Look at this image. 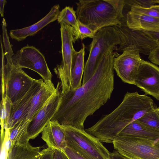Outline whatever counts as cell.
I'll use <instances>...</instances> for the list:
<instances>
[{
    "mask_svg": "<svg viewBox=\"0 0 159 159\" xmlns=\"http://www.w3.org/2000/svg\"><path fill=\"white\" fill-rule=\"evenodd\" d=\"M113 51L110 50L102 56L94 74L85 84L64 94L61 93L58 108L51 120L84 129L87 118L105 105L113 92L116 56Z\"/></svg>",
    "mask_w": 159,
    "mask_h": 159,
    "instance_id": "1",
    "label": "cell"
},
{
    "mask_svg": "<svg viewBox=\"0 0 159 159\" xmlns=\"http://www.w3.org/2000/svg\"><path fill=\"white\" fill-rule=\"evenodd\" d=\"M76 4L78 20L96 33L120 25L125 17V0H79Z\"/></svg>",
    "mask_w": 159,
    "mask_h": 159,
    "instance_id": "2",
    "label": "cell"
},
{
    "mask_svg": "<svg viewBox=\"0 0 159 159\" xmlns=\"http://www.w3.org/2000/svg\"><path fill=\"white\" fill-rule=\"evenodd\" d=\"M3 43L4 53L1 43L2 97H7L13 104L27 93L36 79L31 77L22 68L13 63L12 57L14 54L9 40L4 41Z\"/></svg>",
    "mask_w": 159,
    "mask_h": 159,
    "instance_id": "3",
    "label": "cell"
},
{
    "mask_svg": "<svg viewBox=\"0 0 159 159\" xmlns=\"http://www.w3.org/2000/svg\"><path fill=\"white\" fill-rule=\"evenodd\" d=\"M67 147L85 159H111L110 153L97 138L85 130L61 125Z\"/></svg>",
    "mask_w": 159,
    "mask_h": 159,
    "instance_id": "4",
    "label": "cell"
},
{
    "mask_svg": "<svg viewBox=\"0 0 159 159\" xmlns=\"http://www.w3.org/2000/svg\"><path fill=\"white\" fill-rule=\"evenodd\" d=\"M89 46V54L85 65L82 84L87 82L94 74L102 56L110 50H117L120 43L118 32L113 26L103 28L95 34Z\"/></svg>",
    "mask_w": 159,
    "mask_h": 159,
    "instance_id": "5",
    "label": "cell"
},
{
    "mask_svg": "<svg viewBox=\"0 0 159 159\" xmlns=\"http://www.w3.org/2000/svg\"><path fill=\"white\" fill-rule=\"evenodd\" d=\"M112 143L114 149L128 159H159L158 140L117 136Z\"/></svg>",
    "mask_w": 159,
    "mask_h": 159,
    "instance_id": "6",
    "label": "cell"
},
{
    "mask_svg": "<svg viewBox=\"0 0 159 159\" xmlns=\"http://www.w3.org/2000/svg\"><path fill=\"white\" fill-rule=\"evenodd\" d=\"M113 27L119 33L120 43L116 51L122 52L127 47L135 46L140 53L148 55L152 50L159 46V31L134 30L127 26L125 18L120 25Z\"/></svg>",
    "mask_w": 159,
    "mask_h": 159,
    "instance_id": "7",
    "label": "cell"
},
{
    "mask_svg": "<svg viewBox=\"0 0 159 159\" xmlns=\"http://www.w3.org/2000/svg\"><path fill=\"white\" fill-rule=\"evenodd\" d=\"M61 36V53L62 61L54 69L57 77L61 80V93L64 94L71 89V71L72 57L75 50L73 43H75V33L73 28L63 22L60 23Z\"/></svg>",
    "mask_w": 159,
    "mask_h": 159,
    "instance_id": "8",
    "label": "cell"
},
{
    "mask_svg": "<svg viewBox=\"0 0 159 159\" xmlns=\"http://www.w3.org/2000/svg\"><path fill=\"white\" fill-rule=\"evenodd\" d=\"M13 63L19 67L26 68L38 73L46 83L52 82V75L43 54L35 47L27 45L12 57Z\"/></svg>",
    "mask_w": 159,
    "mask_h": 159,
    "instance_id": "9",
    "label": "cell"
},
{
    "mask_svg": "<svg viewBox=\"0 0 159 159\" xmlns=\"http://www.w3.org/2000/svg\"><path fill=\"white\" fill-rule=\"evenodd\" d=\"M114 58V69L124 83L134 84L135 78L142 60L139 50L134 46H129Z\"/></svg>",
    "mask_w": 159,
    "mask_h": 159,
    "instance_id": "10",
    "label": "cell"
},
{
    "mask_svg": "<svg viewBox=\"0 0 159 159\" xmlns=\"http://www.w3.org/2000/svg\"><path fill=\"white\" fill-rule=\"evenodd\" d=\"M146 94L159 100V67L142 60L136 75L134 84Z\"/></svg>",
    "mask_w": 159,
    "mask_h": 159,
    "instance_id": "11",
    "label": "cell"
},
{
    "mask_svg": "<svg viewBox=\"0 0 159 159\" xmlns=\"http://www.w3.org/2000/svg\"><path fill=\"white\" fill-rule=\"evenodd\" d=\"M61 97V91L58 88L36 116L30 121L27 128L30 139L35 138L51 120L58 109Z\"/></svg>",
    "mask_w": 159,
    "mask_h": 159,
    "instance_id": "12",
    "label": "cell"
},
{
    "mask_svg": "<svg viewBox=\"0 0 159 159\" xmlns=\"http://www.w3.org/2000/svg\"><path fill=\"white\" fill-rule=\"evenodd\" d=\"M44 82L43 79L36 80L27 93L19 100L12 104L11 116L7 129L12 128L20 121L25 119L32 99Z\"/></svg>",
    "mask_w": 159,
    "mask_h": 159,
    "instance_id": "13",
    "label": "cell"
},
{
    "mask_svg": "<svg viewBox=\"0 0 159 159\" xmlns=\"http://www.w3.org/2000/svg\"><path fill=\"white\" fill-rule=\"evenodd\" d=\"M60 9L59 4L55 5L45 16L34 24L21 29L10 30L9 34L11 38L20 41L34 35L45 26L57 20Z\"/></svg>",
    "mask_w": 159,
    "mask_h": 159,
    "instance_id": "14",
    "label": "cell"
},
{
    "mask_svg": "<svg viewBox=\"0 0 159 159\" xmlns=\"http://www.w3.org/2000/svg\"><path fill=\"white\" fill-rule=\"evenodd\" d=\"M42 134L41 138L48 148L63 151L67 147L64 130L57 121H49Z\"/></svg>",
    "mask_w": 159,
    "mask_h": 159,
    "instance_id": "15",
    "label": "cell"
},
{
    "mask_svg": "<svg viewBox=\"0 0 159 159\" xmlns=\"http://www.w3.org/2000/svg\"><path fill=\"white\" fill-rule=\"evenodd\" d=\"M127 26L134 30L159 31V19L129 10L126 14Z\"/></svg>",
    "mask_w": 159,
    "mask_h": 159,
    "instance_id": "16",
    "label": "cell"
},
{
    "mask_svg": "<svg viewBox=\"0 0 159 159\" xmlns=\"http://www.w3.org/2000/svg\"><path fill=\"white\" fill-rule=\"evenodd\" d=\"M58 87V85L57 87L55 88L52 82L49 83L44 82L32 99L25 120L30 121L32 120L57 91Z\"/></svg>",
    "mask_w": 159,
    "mask_h": 159,
    "instance_id": "17",
    "label": "cell"
},
{
    "mask_svg": "<svg viewBox=\"0 0 159 159\" xmlns=\"http://www.w3.org/2000/svg\"><path fill=\"white\" fill-rule=\"evenodd\" d=\"M118 136L140 137L157 140H159V131L136 120L125 126Z\"/></svg>",
    "mask_w": 159,
    "mask_h": 159,
    "instance_id": "18",
    "label": "cell"
},
{
    "mask_svg": "<svg viewBox=\"0 0 159 159\" xmlns=\"http://www.w3.org/2000/svg\"><path fill=\"white\" fill-rule=\"evenodd\" d=\"M85 48V45L82 43V47L79 51L75 50L74 51L71 67L70 89H77L82 85V79L85 66L84 57Z\"/></svg>",
    "mask_w": 159,
    "mask_h": 159,
    "instance_id": "19",
    "label": "cell"
},
{
    "mask_svg": "<svg viewBox=\"0 0 159 159\" xmlns=\"http://www.w3.org/2000/svg\"><path fill=\"white\" fill-rule=\"evenodd\" d=\"M40 147L29 143L14 146L9 151L7 159H37L40 154Z\"/></svg>",
    "mask_w": 159,
    "mask_h": 159,
    "instance_id": "20",
    "label": "cell"
},
{
    "mask_svg": "<svg viewBox=\"0 0 159 159\" xmlns=\"http://www.w3.org/2000/svg\"><path fill=\"white\" fill-rule=\"evenodd\" d=\"M30 120H23L12 128L7 129L12 148L15 145L29 143L30 139L27 133Z\"/></svg>",
    "mask_w": 159,
    "mask_h": 159,
    "instance_id": "21",
    "label": "cell"
},
{
    "mask_svg": "<svg viewBox=\"0 0 159 159\" xmlns=\"http://www.w3.org/2000/svg\"><path fill=\"white\" fill-rule=\"evenodd\" d=\"M59 23L63 22L71 26L75 33V41L78 40L79 33L78 22L76 11L72 7L66 6L60 11L57 17Z\"/></svg>",
    "mask_w": 159,
    "mask_h": 159,
    "instance_id": "22",
    "label": "cell"
},
{
    "mask_svg": "<svg viewBox=\"0 0 159 159\" xmlns=\"http://www.w3.org/2000/svg\"><path fill=\"white\" fill-rule=\"evenodd\" d=\"M12 103L7 97H2L0 103L1 132L7 129L11 116Z\"/></svg>",
    "mask_w": 159,
    "mask_h": 159,
    "instance_id": "23",
    "label": "cell"
},
{
    "mask_svg": "<svg viewBox=\"0 0 159 159\" xmlns=\"http://www.w3.org/2000/svg\"><path fill=\"white\" fill-rule=\"evenodd\" d=\"M137 120L145 125L159 131V114L156 108Z\"/></svg>",
    "mask_w": 159,
    "mask_h": 159,
    "instance_id": "24",
    "label": "cell"
},
{
    "mask_svg": "<svg viewBox=\"0 0 159 159\" xmlns=\"http://www.w3.org/2000/svg\"><path fill=\"white\" fill-rule=\"evenodd\" d=\"M130 11L145 14L159 19V5H155L148 7H143L137 6H130Z\"/></svg>",
    "mask_w": 159,
    "mask_h": 159,
    "instance_id": "25",
    "label": "cell"
},
{
    "mask_svg": "<svg viewBox=\"0 0 159 159\" xmlns=\"http://www.w3.org/2000/svg\"><path fill=\"white\" fill-rule=\"evenodd\" d=\"M79 33L78 39L82 40L87 38L93 39L96 33L78 20Z\"/></svg>",
    "mask_w": 159,
    "mask_h": 159,
    "instance_id": "26",
    "label": "cell"
},
{
    "mask_svg": "<svg viewBox=\"0 0 159 159\" xmlns=\"http://www.w3.org/2000/svg\"><path fill=\"white\" fill-rule=\"evenodd\" d=\"M125 4L129 6H135L143 7H148L159 4L158 0H125Z\"/></svg>",
    "mask_w": 159,
    "mask_h": 159,
    "instance_id": "27",
    "label": "cell"
},
{
    "mask_svg": "<svg viewBox=\"0 0 159 159\" xmlns=\"http://www.w3.org/2000/svg\"><path fill=\"white\" fill-rule=\"evenodd\" d=\"M148 58L151 62L159 66V46L150 52Z\"/></svg>",
    "mask_w": 159,
    "mask_h": 159,
    "instance_id": "28",
    "label": "cell"
},
{
    "mask_svg": "<svg viewBox=\"0 0 159 159\" xmlns=\"http://www.w3.org/2000/svg\"><path fill=\"white\" fill-rule=\"evenodd\" d=\"M69 159H85L76 152L66 147L63 151Z\"/></svg>",
    "mask_w": 159,
    "mask_h": 159,
    "instance_id": "29",
    "label": "cell"
},
{
    "mask_svg": "<svg viewBox=\"0 0 159 159\" xmlns=\"http://www.w3.org/2000/svg\"><path fill=\"white\" fill-rule=\"evenodd\" d=\"M42 154V159H53L54 150L48 148L41 151Z\"/></svg>",
    "mask_w": 159,
    "mask_h": 159,
    "instance_id": "30",
    "label": "cell"
},
{
    "mask_svg": "<svg viewBox=\"0 0 159 159\" xmlns=\"http://www.w3.org/2000/svg\"><path fill=\"white\" fill-rule=\"evenodd\" d=\"M111 159H128L115 150L110 153Z\"/></svg>",
    "mask_w": 159,
    "mask_h": 159,
    "instance_id": "31",
    "label": "cell"
},
{
    "mask_svg": "<svg viewBox=\"0 0 159 159\" xmlns=\"http://www.w3.org/2000/svg\"><path fill=\"white\" fill-rule=\"evenodd\" d=\"M6 2V0H0V13L2 17L4 16V6Z\"/></svg>",
    "mask_w": 159,
    "mask_h": 159,
    "instance_id": "32",
    "label": "cell"
},
{
    "mask_svg": "<svg viewBox=\"0 0 159 159\" xmlns=\"http://www.w3.org/2000/svg\"><path fill=\"white\" fill-rule=\"evenodd\" d=\"M42 152L41 151L40 155L37 158V159H42Z\"/></svg>",
    "mask_w": 159,
    "mask_h": 159,
    "instance_id": "33",
    "label": "cell"
},
{
    "mask_svg": "<svg viewBox=\"0 0 159 159\" xmlns=\"http://www.w3.org/2000/svg\"><path fill=\"white\" fill-rule=\"evenodd\" d=\"M156 109L159 114V107L156 108Z\"/></svg>",
    "mask_w": 159,
    "mask_h": 159,
    "instance_id": "34",
    "label": "cell"
},
{
    "mask_svg": "<svg viewBox=\"0 0 159 159\" xmlns=\"http://www.w3.org/2000/svg\"><path fill=\"white\" fill-rule=\"evenodd\" d=\"M158 3H159V0H158Z\"/></svg>",
    "mask_w": 159,
    "mask_h": 159,
    "instance_id": "35",
    "label": "cell"
},
{
    "mask_svg": "<svg viewBox=\"0 0 159 159\" xmlns=\"http://www.w3.org/2000/svg\"><path fill=\"white\" fill-rule=\"evenodd\" d=\"M158 141L159 142V140H158Z\"/></svg>",
    "mask_w": 159,
    "mask_h": 159,
    "instance_id": "36",
    "label": "cell"
}]
</instances>
